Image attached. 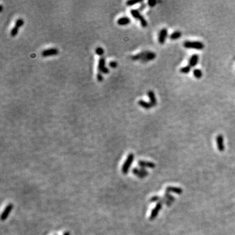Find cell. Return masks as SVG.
<instances>
[{
	"label": "cell",
	"mask_w": 235,
	"mask_h": 235,
	"mask_svg": "<svg viewBox=\"0 0 235 235\" xmlns=\"http://www.w3.org/2000/svg\"><path fill=\"white\" fill-rule=\"evenodd\" d=\"M95 53H96L98 56H102L104 54V50L102 49L101 47H97L96 50H95Z\"/></svg>",
	"instance_id": "obj_24"
},
{
	"label": "cell",
	"mask_w": 235,
	"mask_h": 235,
	"mask_svg": "<svg viewBox=\"0 0 235 235\" xmlns=\"http://www.w3.org/2000/svg\"><path fill=\"white\" fill-rule=\"evenodd\" d=\"M199 56L197 55V54H193L189 60V66L191 67H195L197 63L199 62Z\"/></svg>",
	"instance_id": "obj_12"
},
{
	"label": "cell",
	"mask_w": 235,
	"mask_h": 235,
	"mask_svg": "<svg viewBox=\"0 0 235 235\" xmlns=\"http://www.w3.org/2000/svg\"><path fill=\"white\" fill-rule=\"evenodd\" d=\"M183 46L188 49H195V50H203L204 48V45L200 41H186L183 44Z\"/></svg>",
	"instance_id": "obj_2"
},
{
	"label": "cell",
	"mask_w": 235,
	"mask_h": 235,
	"mask_svg": "<svg viewBox=\"0 0 235 235\" xmlns=\"http://www.w3.org/2000/svg\"><path fill=\"white\" fill-rule=\"evenodd\" d=\"M143 3L142 1H133V0H129V1H126V5L127 6H132L135 4H137V3Z\"/></svg>",
	"instance_id": "obj_22"
},
{
	"label": "cell",
	"mask_w": 235,
	"mask_h": 235,
	"mask_svg": "<svg viewBox=\"0 0 235 235\" xmlns=\"http://www.w3.org/2000/svg\"><path fill=\"white\" fill-rule=\"evenodd\" d=\"M55 235H57V234H55Z\"/></svg>",
	"instance_id": "obj_33"
},
{
	"label": "cell",
	"mask_w": 235,
	"mask_h": 235,
	"mask_svg": "<svg viewBox=\"0 0 235 235\" xmlns=\"http://www.w3.org/2000/svg\"><path fill=\"white\" fill-rule=\"evenodd\" d=\"M182 36V32L180 31H175V32L172 33L169 35V38L171 40H176L180 39Z\"/></svg>",
	"instance_id": "obj_17"
},
{
	"label": "cell",
	"mask_w": 235,
	"mask_h": 235,
	"mask_svg": "<svg viewBox=\"0 0 235 235\" xmlns=\"http://www.w3.org/2000/svg\"><path fill=\"white\" fill-rule=\"evenodd\" d=\"M18 33V28H16V26H15L14 28H13L11 29V35L12 37H15L17 34Z\"/></svg>",
	"instance_id": "obj_23"
},
{
	"label": "cell",
	"mask_w": 235,
	"mask_h": 235,
	"mask_svg": "<svg viewBox=\"0 0 235 235\" xmlns=\"http://www.w3.org/2000/svg\"><path fill=\"white\" fill-rule=\"evenodd\" d=\"M109 66L111 68L114 69V68H116V67L118 66V63L116 62H114V61H111V62L109 63Z\"/></svg>",
	"instance_id": "obj_27"
},
{
	"label": "cell",
	"mask_w": 235,
	"mask_h": 235,
	"mask_svg": "<svg viewBox=\"0 0 235 235\" xmlns=\"http://www.w3.org/2000/svg\"><path fill=\"white\" fill-rule=\"evenodd\" d=\"M162 207V203H157L155 206L154 208V209L152 210L150 216V220H154L155 217L158 216L159 211L161 210Z\"/></svg>",
	"instance_id": "obj_5"
},
{
	"label": "cell",
	"mask_w": 235,
	"mask_h": 235,
	"mask_svg": "<svg viewBox=\"0 0 235 235\" xmlns=\"http://www.w3.org/2000/svg\"><path fill=\"white\" fill-rule=\"evenodd\" d=\"M146 7V3H142V5L139 7V8H138V11H142L143 10H144L145 8Z\"/></svg>",
	"instance_id": "obj_29"
},
{
	"label": "cell",
	"mask_w": 235,
	"mask_h": 235,
	"mask_svg": "<svg viewBox=\"0 0 235 235\" xmlns=\"http://www.w3.org/2000/svg\"><path fill=\"white\" fill-rule=\"evenodd\" d=\"M59 53V51L56 49H49L43 50L42 52V56L43 57H47L50 56H56Z\"/></svg>",
	"instance_id": "obj_10"
},
{
	"label": "cell",
	"mask_w": 235,
	"mask_h": 235,
	"mask_svg": "<svg viewBox=\"0 0 235 235\" xmlns=\"http://www.w3.org/2000/svg\"><path fill=\"white\" fill-rule=\"evenodd\" d=\"M24 20L22 18H18L15 22V26L16 27V28H19L24 25Z\"/></svg>",
	"instance_id": "obj_21"
},
{
	"label": "cell",
	"mask_w": 235,
	"mask_h": 235,
	"mask_svg": "<svg viewBox=\"0 0 235 235\" xmlns=\"http://www.w3.org/2000/svg\"><path fill=\"white\" fill-rule=\"evenodd\" d=\"M2 10H3V5H0V11H2Z\"/></svg>",
	"instance_id": "obj_32"
},
{
	"label": "cell",
	"mask_w": 235,
	"mask_h": 235,
	"mask_svg": "<svg viewBox=\"0 0 235 235\" xmlns=\"http://www.w3.org/2000/svg\"><path fill=\"white\" fill-rule=\"evenodd\" d=\"M133 173L135 175L138 176V178H144V177L148 175V172L145 170L144 169H138V168H135L132 170Z\"/></svg>",
	"instance_id": "obj_6"
},
{
	"label": "cell",
	"mask_w": 235,
	"mask_h": 235,
	"mask_svg": "<svg viewBox=\"0 0 235 235\" xmlns=\"http://www.w3.org/2000/svg\"><path fill=\"white\" fill-rule=\"evenodd\" d=\"M166 193H175L176 194L180 195L182 192L183 190L178 187H172V186H169L166 188Z\"/></svg>",
	"instance_id": "obj_14"
},
{
	"label": "cell",
	"mask_w": 235,
	"mask_h": 235,
	"mask_svg": "<svg viewBox=\"0 0 235 235\" xmlns=\"http://www.w3.org/2000/svg\"><path fill=\"white\" fill-rule=\"evenodd\" d=\"M63 235H70V233L69 232H66L63 234Z\"/></svg>",
	"instance_id": "obj_31"
},
{
	"label": "cell",
	"mask_w": 235,
	"mask_h": 235,
	"mask_svg": "<svg viewBox=\"0 0 235 235\" xmlns=\"http://www.w3.org/2000/svg\"><path fill=\"white\" fill-rule=\"evenodd\" d=\"M131 20L128 17H122V18H119L117 21L118 25L120 26H125L130 24Z\"/></svg>",
	"instance_id": "obj_16"
},
{
	"label": "cell",
	"mask_w": 235,
	"mask_h": 235,
	"mask_svg": "<svg viewBox=\"0 0 235 235\" xmlns=\"http://www.w3.org/2000/svg\"><path fill=\"white\" fill-rule=\"evenodd\" d=\"M157 1L155 0H149L148 1V5L150 7H154L156 5Z\"/></svg>",
	"instance_id": "obj_26"
},
{
	"label": "cell",
	"mask_w": 235,
	"mask_h": 235,
	"mask_svg": "<svg viewBox=\"0 0 235 235\" xmlns=\"http://www.w3.org/2000/svg\"><path fill=\"white\" fill-rule=\"evenodd\" d=\"M130 13L134 18L138 20L139 21H140L141 24L143 28H146V27L148 26L147 21H146V20L144 18V16L141 14L140 11H139L138 9H131Z\"/></svg>",
	"instance_id": "obj_3"
},
{
	"label": "cell",
	"mask_w": 235,
	"mask_h": 235,
	"mask_svg": "<svg viewBox=\"0 0 235 235\" xmlns=\"http://www.w3.org/2000/svg\"><path fill=\"white\" fill-rule=\"evenodd\" d=\"M148 97H149V99H150V103H151L153 107H155L157 104H158V101H157V99H156L154 91H152V90L148 91Z\"/></svg>",
	"instance_id": "obj_13"
},
{
	"label": "cell",
	"mask_w": 235,
	"mask_h": 235,
	"mask_svg": "<svg viewBox=\"0 0 235 235\" xmlns=\"http://www.w3.org/2000/svg\"><path fill=\"white\" fill-rule=\"evenodd\" d=\"M138 165L141 166V168H150L154 169L155 167V164L154 163L150 161H138Z\"/></svg>",
	"instance_id": "obj_11"
},
{
	"label": "cell",
	"mask_w": 235,
	"mask_h": 235,
	"mask_svg": "<svg viewBox=\"0 0 235 235\" xmlns=\"http://www.w3.org/2000/svg\"><path fill=\"white\" fill-rule=\"evenodd\" d=\"M13 209V204L12 203L9 204L7 206L5 207V208L3 211L1 216V220L2 221H5L7 220V218L9 217V214L11 212V211Z\"/></svg>",
	"instance_id": "obj_8"
},
{
	"label": "cell",
	"mask_w": 235,
	"mask_h": 235,
	"mask_svg": "<svg viewBox=\"0 0 235 235\" xmlns=\"http://www.w3.org/2000/svg\"><path fill=\"white\" fill-rule=\"evenodd\" d=\"M138 105L140 107L145 108V109H146V110H148V109H150V108L153 107V106L151 105L150 103H148V102H146L144 100H139L138 101Z\"/></svg>",
	"instance_id": "obj_15"
},
{
	"label": "cell",
	"mask_w": 235,
	"mask_h": 235,
	"mask_svg": "<svg viewBox=\"0 0 235 235\" xmlns=\"http://www.w3.org/2000/svg\"><path fill=\"white\" fill-rule=\"evenodd\" d=\"M216 144L218 150L220 152H223L225 150L224 139L222 135H218L216 137Z\"/></svg>",
	"instance_id": "obj_9"
},
{
	"label": "cell",
	"mask_w": 235,
	"mask_h": 235,
	"mask_svg": "<svg viewBox=\"0 0 235 235\" xmlns=\"http://www.w3.org/2000/svg\"><path fill=\"white\" fill-rule=\"evenodd\" d=\"M105 67V59L103 57H101L99 60V64H98V70L99 72L103 70V69Z\"/></svg>",
	"instance_id": "obj_19"
},
{
	"label": "cell",
	"mask_w": 235,
	"mask_h": 235,
	"mask_svg": "<svg viewBox=\"0 0 235 235\" xmlns=\"http://www.w3.org/2000/svg\"><path fill=\"white\" fill-rule=\"evenodd\" d=\"M191 70H192V67L188 65V66H186L180 68V72L183 74H188L191 71Z\"/></svg>",
	"instance_id": "obj_20"
},
{
	"label": "cell",
	"mask_w": 235,
	"mask_h": 235,
	"mask_svg": "<svg viewBox=\"0 0 235 235\" xmlns=\"http://www.w3.org/2000/svg\"><path fill=\"white\" fill-rule=\"evenodd\" d=\"M133 159H134V154L131 153V154H129L128 155L127 159H126L123 166H122V171L123 172L124 175H127L128 173L129 168H130L133 162Z\"/></svg>",
	"instance_id": "obj_4"
},
{
	"label": "cell",
	"mask_w": 235,
	"mask_h": 235,
	"mask_svg": "<svg viewBox=\"0 0 235 235\" xmlns=\"http://www.w3.org/2000/svg\"><path fill=\"white\" fill-rule=\"evenodd\" d=\"M193 76L195 77L197 79H200V78L203 77V72L202 71L199 69H195L193 71Z\"/></svg>",
	"instance_id": "obj_18"
},
{
	"label": "cell",
	"mask_w": 235,
	"mask_h": 235,
	"mask_svg": "<svg viewBox=\"0 0 235 235\" xmlns=\"http://www.w3.org/2000/svg\"><path fill=\"white\" fill-rule=\"evenodd\" d=\"M97 80H98L99 82H102V81H103V76H102V74H101V73L99 72V73H97Z\"/></svg>",
	"instance_id": "obj_28"
},
{
	"label": "cell",
	"mask_w": 235,
	"mask_h": 235,
	"mask_svg": "<svg viewBox=\"0 0 235 235\" xmlns=\"http://www.w3.org/2000/svg\"><path fill=\"white\" fill-rule=\"evenodd\" d=\"M156 54L152 51H142L140 53L131 57L132 60L141 61L142 63H147L150 61H152L155 59Z\"/></svg>",
	"instance_id": "obj_1"
},
{
	"label": "cell",
	"mask_w": 235,
	"mask_h": 235,
	"mask_svg": "<svg viewBox=\"0 0 235 235\" xmlns=\"http://www.w3.org/2000/svg\"><path fill=\"white\" fill-rule=\"evenodd\" d=\"M100 73H103V74H108V73H109V70H108V68H107L106 67H105L104 69H103V70L101 71Z\"/></svg>",
	"instance_id": "obj_30"
},
{
	"label": "cell",
	"mask_w": 235,
	"mask_h": 235,
	"mask_svg": "<svg viewBox=\"0 0 235 235\" xmlns=\"http://www.w3.org/2000/svg\"><path fill=\"white\" fill-rule=\"evenodd\" d=\"M164 197H165V198L167 199L168 200H169V201H171V202H173L174 200H175V198H174V197H172V195H170V194L169 193H165V195H164Z\"/></svg>",
	"instance_id": "obj_25"
},
{
	"label": "cell",
	"mask_w": 235,
	"mask_h": 235,
	"mask_svg": "<svg viewBox=\"0 0 235 235\" xmlns=\"http://www.w3.org/2000/svg\"><path fill=\"white\" fill-rule=\"evenodd\" d=\"M168 36V30L166 28H163L160 30L158 37V41L160 45H163L165 43L166 37Z\"/></svg>",
	"instance_id": "obj_7"
}]
</instances>
